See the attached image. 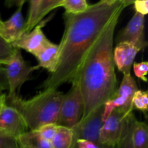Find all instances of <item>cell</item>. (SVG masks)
I'll return each instance as SVG.
<instances>
[{
	"mask_svg": "<svg viewBox=\"0 0 148 148\" xmlns=\"http://www.w3.org/2000/svg\"><path fill=\"white\" fill-rule=\"evenodd\" d=\"M25 1L26 0H5V5L9 8L12 7H17L18 8L23 7Z\"/></svg>",
	"mask_w": 148,
	"mask_h": 148,
	"instance_id": "cell-29",
	"label": "cell"
},
{
	"mask_svg": "<svg viewBox=\"0 0 148 148\" xmlns=\"http://www.w3.org/2000/svg\"><path fill=\"white\" fill-rule=\"evenodd\" d=\"M0 148H19L17 140L0 131Z\"/></svg>",
	"mask_w": 148,
	"mask_h": 148,
	"instance_id": "cell-26",
	"label": "cell"
},
{
	"mask_svg": "<svg viewBox=\"0 0 148 148\" xmlns=\"http://www.w3.org/2000/svg\"><path fill=\"white\" fill-rule=\"evenodd\" d=\"M0 131L15 139L27 131L20 113L7 102L0 106Z\"/></svg>",
	"mask_w": 148,
	"mask_h": 148,
	"instance_id": "cell-10",
	"label": "cell"
},
{
	"mask_svg": "<svg viewBox=\"0 0 148 148\" xmlns=\"http://www.w3.org/2000/svg\"><path fill=\"white\" fill-rule=\"evenodd\" d=\"M121 0H100L82 12L64 13V32L59 44V62L44 81L43 90L72 82L92 45L111 20L125 8Z\"/></svg>",
	"mask_w": 148,
	"mask_h": 148,
	"instance_id": "cell-1",
	"label": "cell"
},
{
	"mask_svg": "<svg viewBox=\"0 0 148 148\" xmlns=\"http://www.w3.org/2000/svg\"><path fill=\"white\" fill-rule=\"evenodd\" d=\"M103 106L90 113L72 129L73 142L77 140H86L100 144V132L103 123Z\"/></svg>",
	"mask_w": 148,
	"mask_h": 148,
	"instance_id": "cell-7",
	"label": "cell"
},
{
	"mask_svg": "<svg viewBox=\"0 0 148 148\" xmlns=\"http://www.w3.org/2000/svg\"><path fill=\"white\" fill-rule=\"evenodd\" d=\"M63 0H42L36 19V25L43 20L50 12L61 7Z\"/></svg>",
	"mask_w": 148,
	"mask_h": 148,
	"instance_id": "cell-19",
	"label": "cell"
},
{
	"mask_svg": "<svg viewBox=\"0 0 148 148\" xmlns=\"http://www.w3.org/2000/svg\"><path fill=\"white\" fill-rule=\"evenodd\" d=\"M72 143V129L58 125L56 134L50 142L51 148H71Z\"/></svg>",
	"mask_w": 148,
	"mask_h": 148,
	"instance_id": "cell-16",
	"label": "cell"
},
{
	"mask_svg": "<svg viewBox=\"0 0 148 148\" xmlns=\"http://www.w3.org/2000/svg\"><path fill=\"white\" fill-rule=\"evenodd\" d=\"M105 148H112V147H106ZM114 148H116V147H114Z\"/></svg>",
	"mask_w": 148,
	"mask_h": 148,
	"instance_id": "cell-33",
	"label": "cell"
},
{
	"mask_svg": "<svg viewBox=\"0 0 148 148\" xmlns=\"http://www.w3.org/2000/svg\"><path fill=\"white\" fill-rule=\"evenodd\" d=\"M87 0H63L60 7H63L65 13L77 14L85 11L88 7Z\"/></svg>",
	"mask_w": 148,
	"mask_h": 148,
	"instance_id": "cell-20",
	"label": "cell"
},
{
	"mask_svg": "<svg viewBox=\"0 0 148 148\" xmlns=\"http://www.w3.org/2000/svg\"><path fill=\"white\" fill-rule=\"evenodd\" d=\"M19 148H20V147H19Z\"/></svg>",
	"mask_w": 148,
	"mask_h": 148,
	"instance_id": "cell-34",
	"label": "cell"
},
{
	"mask_svg": "<svg viewBox=\"0 0 148 148\" xmlns=\"http://www.w3.org/2000/svg\"><path fill=\"white\" fill-rule=\"evenodd\" d=\"M116 43L127 42L140 49L147 46L145 36V16L135 12L128 24L119 32L116 38Z\"/></svg>",
	"mask_w": 148,
	"mask_h": 148,
	"instance_id": "cell-8",
	"label": "cell"
},
{
	"mask_svg": "<svg viewBox=\"0 0 148 148\" xmlns=\"http://www.w3.org/2000/svg\"><path fill=\"white\" fill-rule=\"evenodd\" d=\"M126 116L116 109L111 112L103 123L100 132V144L108 147H116L121 137Z\"/></svg>",
	"mask_w": 148,
	"mask_h": 148,
	"instance_id": "cell-9",
	"label": "cell"
},
{
	"mask_svg": "<svg viewBox=\"0 0 148 148\" xmlns=\"http://www.w3.org/2000/svg\"><path fill=\"white\" fill-rule=\"evenodd\" d=\"M58 125L56 124H47L40 127L38 130V132L44 140L50 143L56 134Z\"/></svg>",
	"mask_w": 148,
	"mask_h": 148,
	"instance_id": "cell-24",
	"label": "cell"
},
{
	"mask_svg": "<svg viewBox=\"0 0 148 148\" xmlns=\"http://www.w3.org/2000/svg\"><path fill=\"white\" fill-rule=\"evenodd\" d=\"M140 49L127 42L116 43L114 49V61L119 70L123 75H130L131 67Z\"/></svg>",
	"mask_w": 148,
	"mask_h": 148,
	"instance_id": "cell-12",
	"label": "cell"
},
{
	"mask_svg": "<svg viewBox=\"0 0 148 148\" xmlns=\"http://www.w3.org/2000/svg\"><path fill=\"white\" fill-rule=\"evenodd\" d=\"M133 69H134V75L140 78L141 80L147 82V75L148 72V62H142L139 63L133 64Z\"/></svg>",
	"mask_w": 148,
	"mask_h": 148,
	"instance_id": "cell-25",
	"label": "cell"
},
{
	"mask_svg": "<svg viewBox=\"0 0 148 148\" xmlns=\"http://www.w3.org/2000/svg\"><path fill=\"white\" fill-rule=\"evenodd\" d=\"M132 143L134 148H148V129L145 122L137 119L134 121Z\"/></svg>",
	"mask_w": 148,
	"mask_h": 148,
	"instance_id": "cell-18",
	"label": "cell"
},
{
	"mask_svg": "<svg viewBox=\"0 0 148 148\" xmlns=\"http://www.w3.org/2000/svg\"><path fill=\"white\" fill-rule=\"evenodd\" d=\"M1 24H2V20H1V18H0V29H1Z\"/></svg>",
	"mask_w": 148,
	"mask_h": 148,
	"instance_id": "cell-32",
	"label": "cell"
},
{
	"mask_svg": "<svg viewBox=\"0 0 148 148\" xmlns=\"http://www.w3.org/2000/svg\"><path fill=\"white\" fill-rule=\"evenodd\" d=\"M63 95L57 89H47L29 99L19 95L7 99L8 105L22 116L27 129L37 130L45 124H56Z\"/></svg>",
	"mask_w": 148,
	"mask_h": 148,
	"instance_id": "cell-3",
	"label": "cell"
},
{
	"mask_svg": "<svg viewBox=\"0 0 148 148\" xmlns=\"http://www.w3.org/2000/svg\"><path fill=\"white\" fill-rule=\"evenodd\" d=\"M16 49L0 36V64H7L12 58Z\"/></svg>",
	"mask_w": 148,
	"mask_h": 148,
	"instance_id": "cell-22",
	"label": "cell"
},
{
	"mask_svg": "<svg viewBox=\"0 0 148 148\" xmlns=\"http://www.w3.org/2000/svg\"><path fill=\"white\" fill-rule=\"evenodd\" d=\"M138 90L137 82L131 74L124 75L119 88H117L112 98L103 105V121L115 109L126 116L133 112V97Z\"/></svg>",
	"mask_w": 148,
	"mask_h": 148,
	"instance_id": "cell-5",
	"label": "cell"
},
{
	"mask_svg": "<svg viewBox=\"0 0 148 148\" xmlns=\"http://www.w3.org/2000/svg\"><path fill=\"white\" fill-rule=\"evenodd\" d=\"M106 146L86 140H77L73 142L71 148H105Z\"/></svg>",
	"mask_w": 148,
	"mask_h": 148,
	"instance_id": "cell-27",
	"label": "cell"
},
{
	"mask_svg": "<svg viewBox=\"0 0 148 148\" xmlns=\"http://www.w3.org/2000/svg\"><path fill=\"white\" fill-rule=\"evenodd\" d=\"M34 56L38 63L36 66V69L43 68L52 74L56 70L59 62V44L49 40Z\"/></svg>",
	"mask_w": 148,
	"mask_h": 148,
	"instance_id": "cell-14",
	"label": "cell"
},
{
	"mask_svg": "<svg viewBox=\"0 0 148 148\" xmlns=\"http://www.w3.org/2000/svg\"><path fill=\"white\" fill-rule=\"evenodd\" d=\"M121 2L124 4V6L127 7H128V6L131 5V4H134V3L136 1H137V0H121Z\"/></svg>",
	"mask_w": 148,
	"mask_h": 148,
	"instance_id": "cell-31",
	"label": "cell"
},
{
	"mask_svg": "<svg viewBox=\"0 0 148 148\" xmlns=\"http://www.w3.org/2000/svg\"><path fill=\"white\" fill-rule=\"evenodd\" d=\"M120 15L106 26L88 51L72 82H77L84 103L82 119L109 101L117 90L114 35Z\"/></svg>",
	"mask_w": 148,
	"mask_h": 148,
	"instance_id": "cell-2",
	"label": "cell"
},
{
	"mask_svg": "<svg viewBox=\"0 0 148 148\" xmlns=\"http://www.w3.org/2000/svg\"><path fill=\"white\" fill-rule=\"evenodd\" d=\"M20 148H51L49 142L41 137L38 130H29L17 139Z\"/></svg>",
	"mask_w": 148,
	"mask_h": 148,
	"instance_id": "cell-15",
	"label": "cell"
},
{
	"mask_svg": "<svg viewBox=\"0 0 148 148\" xmlns=\"http://www.w3.org/2000/svg\"><path fill=\"white\" fill-rule=\"evenodd\" d=\"M133 4L137 12L144 16L148 13V0H137Z\"/></svg>",
	"mask_w": 148,
	"mask_h": 148,
	"instance_id": "cell-28",
	"label": "cell"
},
{
	"mask_svg": "<svg viewBox=\"0 0 148 148\" xmlns=\"http://www.w3.org/2000/svg\"><path fill=\"white\" fill-rule=\"evenodd\" d=\"M42 0H29V12L27 15V21L25 22V33L29 32L36 26V19L37 16L38 11L40 5Z\"/></svg>",
	"mask_w": 148,
	"mask_h": 148,
	"instance_id": "cell-21",
	"label": "cell"
},
{
	"mask_svg": "<svg viewBox=\"0 0 148 148\" xmlns=\"http://www.w3.org/2000/svg\"><path fill=\"white\" fill-rule=\"evenodd\" d=\"M136 119L133 112L125 117L121 137L116 148H134L132 143V131Z\"/></svg>",
	"mask_w": 148,
	"mask_h": 148,
	"instance_id": "cell-17",
	"label": "cell"
},
{
	"mask_svg": "<svg viewBox=\"0 0 148 148\" xmlns=\"http://www.w3.org/2000/svg\"><path fill=\"white\" fill-rule=\"evenodd\" d=\"M71 83L69 90L63 95L56 123L68 128H73L81 121L84 111L83 99L77 82Z\"/></svg>",
	"mask_w": 148,
	"mask_h": 148,
	"instance_id": "cell-4",
	"label": "cell"
},
{
	"mask_svg": "<svg viewBox=\"0 0 148 148\" xmlns=\"http://www.w3.org/2000/svg\"><path fill=\"white\" fill-rule=\"evenodd\" d=\"M23 7H18L14 14L6 21H2L0 36L8 43L12 44L25 33V22L22 12Z\"/></svg>",
	"mask_w": 148,
	"mask_h": 148,
	"instance_id": "cell-13",
	"label": "cell"
},
{
	"mask_svg": "<svg viewBox=\"0 0 148 148\" xmlns=\"http://www.w3.org/2000/svg\"><path fill=\"white\" fill-rule=\"evenodd\" d=\"M46 22L40 21L30 31L23 33L12 45L18 50L23 49L35 56L49 40L42 30Z\"/></svg>",
	"mask_w": 148,
	"mask_h": 148,
	"instance_id": "cell-11",
	"label": "cell"
},
{
	"mask_svg": "<svg viewBox=\"0 0 148 148\" xmlns=\"http://www.w3.org/2000/svg\"><path fill=\"white\" fill-rule=\"evenodd\" d=\"M36 67L31 66L24 60L20 50L16 49L14 54L5 65L4 72L9 88L8 98L18 95V91L22 85L30 79V74Z\"/></svg>",
	"mask_w": 148,
	"mask_h": 148,
	"instance_id": "cell-6",
	"label": "cell"
},
{
	"mask_svg": "<svg viewBox=\"0 0 148 148\" xmlns=\"http://www.w3.org/2000/svg\"><path fill=\"white\" fill-rule=\"evenodd\" d=\"M7 102V98H6V95L1 92V90L0 89V106H2L3 104L6 103Z\"/></svg>",
	"mask_w": 148,
	"mask_h": 148,
	"instance_id": "cell-30",
	"label": "cell"
},
{
	"mask_svg": "<svg viewBox=\"0 0 148 148\" xmlns=\"http://www.w3.org/2000/svg\"><path fill=\"white\" fill-rule=\"evenodd\" d=\"M133 108L146 114L148 109V94L147 91L138 90L134 93L132 100Z\"/></svg>",
	"mask_w": 148,
	"mask_h": 148,
	"instance_id": "cell-23",
	"label": "cell"
}]
</instances>
